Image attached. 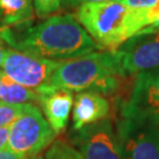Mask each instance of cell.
<instances>
[{
    "label": "cell",
    "instance_id": "cell-25",
    "mask_svg": "<svg viewBox=\"0 0 159 159\" xmlns=\"http://www.w3.org/2000/svg\"><path fill=\"white\" fill-rule=\"evenodd\" d=\"M0 72H1V71H0Z\"/></svg>",
    "mask_w": 159,
    "mask_h": 159
},
{
    "label": "cell",
    "instance_id": "cell-10",
    "mask_svg": "<svg viewBox=\"0 0 159 159\" xmlns=\"http://www.w3.org/2000/svg\"><path fill=\"white\" fill-rule=\"evenodd\" d=\"M39 102L46 120L56 133H61L67 126L73 107L74 96L66 89L43 87L38 90Z\"/></svg>",
    "mask_w": 159,
    "mask_h": 159
},
{
    "label": "cell",
    "instance_id": "cell-16",
    "mask_svg": "<svg viewBox=\"0 0 159 159\" xmlns=\"http://www.w3.org/2000/svg\"><path fill=\"white\" fill-rule=\"evenodd\" d=\"M25 104H8L0 100V127L11 126L21 114Z\"/></svg>",
    "mask_w": 159,
    "mask_h": 159
},
{
    "label": "cell",
    "instance_id": "cell-11",
    "mask_svg": "<svg viewBox=\"0 0 159 159\" xmlns=\"http://www.w3.org/2000/svg\"><path fill=\"white\" fill-rule=\"evenodd\" d=\"M111 112V104L106 97L93 91L78 92L72 107V126L74 131L106 119Z\"/></svg>",
    "mask_w": 159,
    "mask_h": 159
},
{
    "label": "cell",
    "instance_id": "cell-21",
    "mask_svg": "<svg viewBox=\"0 0 159 159\" xmlns=\"http://www.w3.org/2000/svg\"><path fill=\"white\" fill-rule=\"evenodd\" d=\"M4 44H5V41L2 40L1 35H0V68L2 66V63H4V59H5V56H6V52H7Z\"/></svg>",
    "mask_w": 159,
    "mask_h": 159
},
{
    "label": "cell",
    "instance_id": "cell-23",
    "mask_svg": "<svg viewBox=\"0 0 159 159\" xmlns=\"http://www.w3.org/2000/svg\"><path fill=\"white\" fill-rule=\"evenodd\" d=\"M27 159H44L40 154H38V156H33V157H30V158H27Z\"/></svg>",
    "mask_w": 159,
    "mask_h": 159
},
{
    "label": "cell",
    "instance_id": "cell-7",
    "mask_svg": "<svg viewBox=\"0 0 159 159\" xmlns=\"http://www.w3.org/2000/svg\"><path fill=\"white\" fill-rule=\"evenodd\" d=\"M61 63L41 59L12 48L6 52L1 71L14 83L38 91L47 86L52 74Z\"/></svg>",
    "mask_w": 159,
    "mask_h": 159
},
{
    "label": "cell",
    "instance_id": "cell-20",
    "mask_svg": "<svg viewBox=\"0 0 159 159\" xmlns=\"http://www.w3.org/2000/svg\"><path fill=\"white\" fill-rule=\"evenodd\" d=\"M0 159H27V158L20 156V154L12 152L11 150H8V148H5V150H1L0 151Z\"/></svg>",
    "mask_w": 159,
    "mask_h": 159
},
{
    "label": "cell",
    "instance_id": "cell-13",
    "mask_svg": "<svg viewBox=\"0 0 159 159\" xmlns=\"http://www.w3.org/2000/svg\"><path fill=\"white\" fill-rule=\"evenodd\" d=\"M0 100L8 104H37L39 93L25 86L14 83L0 72Z\"/></svg>",
    "mask_w": 159,
    "mask_h": 159
},
{
    "label": "cell",
    "instance_id": "cell-1",
    "mask_svg": "<svg viewBox=\"0 0 159 159\" xmlns=\"http://www.w3.org/2000/svg\"><path fill=\"white\" fill-rule=\"evenodd\" d=\"M0 35L13 50L53 61H67L94 52L99 47L71 14L52 16L45 21L27 27L19 35H14L10 29L1 31Z\"/></svg>",
    "mask_w": 159,
    "mask_h": 159
},
{
    "label": "cell",
    "instance_id": "cell-3",
    "mask_svg": "<svg viewBox=\"0 0 159 159\" xmlns=\"http://www.w3.org/2000/svg\"><path fill=\"white\" fill-rule=\"evenodd\" d=\"M75 18L98 46L116 51L125 41L148 27L142 10L120 0L85 4L77 7Z\"/></svg>",
    "mask_w": 159,
    "mask_h": 159
},
{
    "label": "cell",
    "instance_id": "cell-19",
    "mask_svg": "<svg viewBox=\"0 0 159 159\" xmlns=\"http://www.w3.org/2000/svg\"><path fill=\"white\" fill-rule=\"evenodd\" d=\"M102 1H108V0H61L64 5L70 7H79L85 4H92V2H102Z\"/></svg>",
    "mask_w": 159,
    "mask_h": 159
},
{
    "label": "cell",
    "instance_id": "cell-22",
    "mask_svg": "<svg viewBox=\"0 0 159 159\" xmlns=\"http://www.w3.org/2000/svg\"><path fill=\"white\" fill-rule=\"evenodd\" d=\"M156 31H159V20L158 21H156L154 24H152V25L148 26V27L143 29L142 31L138 32V33H143V32H156Z\"/></svg>",
    "mask_w": 159,
    "mask_h": 159
},
{
    "label": "cell",
    "instance_id": "cell-24",
    "mask_svg": "<svg viewBox=\"0 0 159 159\" xmlns=\"http://www.w3.org/2000/svg\"><path fill=\"white\" fill-rule=\"evenodd\" d=\"M4 30H5V29H0V32H1V31H4Z\"/></svg>",
    "mask_w": 159,
    "mask_h": 159
},
{
    "label": "cell",
    "instance_id": "cell-15",
    "mask_svg": "<svg viewBox=\"0 0 159 159\" xmlns=\"http://www.w3.org/2000/svg\"><path fill=\"white\" fill-rule=\"evenodd\" d=\"M131 8L142 10L148 26L159 20V0H120Z\"/></svg>",
    "mask_w": 159,
    "mask_h": 159
},
{
    "label": "cell",
    "instance_id": "cell-14",
    "mask_svg": "<svg viewBox=\"0 0 159 159\" xmlns=\"http://www.w3.org/2000/svg\"><path fill=\"white\" fill-rule=\"evenodd\" d=\"M44 159H83V157L71 143L57 139L46 150Z\"/></svg>",
    "mask_w": 159,
    "mask_h": 159
},
{
    "label": "cell",
    "instance_id": "cell-5",
    "mask_svg": "<svg viewBox=\"0 0 159 159\" xmlns=\"http://www.w3.org/2000/svg\"><path fill=\"white\" fill-rule=\"evenodd\" d=\"M114 127L123 159H159V124L117 114Z\"/></svg>",
    "mask_w": 159,
    "mask_h": 159
},
{
    "label": "cell",
    "instance_id": "cell-8",
    "mask_svg": "<svg viewBox=\"0 0 159 159\" xmlns=\"http://www.w3.org/2000/svg\"><path fill=\"white\" fill-rule=\"evenodd\" d=\"M72 145L83 159H123L116 127L110 118L75 131Z\"/></svg>",
    "mask_w": 159,
    "mask_h": 159
},
{
    "label": "cell",
    "instance_id": "cell-12",
    "mask_svg": "<svg viewBox=\"0 0 159 159\" xmlns=\"http://www.w3.org/2000/svg\"><path fill=\"white\" fill-rule=\"evenodd\" d=\"M33 18L32 0H0V29L21 26Z\"/></svg>",
    "mask_w": 159,
    "mask_h": 159
},
{
    "label": "cell",
    "instance_id": "cell-2",
    "mask_svg": "<svg viewBox=\"0 0 159 159\" xmlns=\"http://www.w3.org/2000/svg\"><path fill=\"white\" fill-rule=\"evenodd\" d=\"M125 78L118 52L94 51L63 61L45 87L72 92L93 91L105 96L118 91Z\"/></svg>",
    "mask_w": 159,
    "mask_h": 159
},
{
    "label": "cell",
    "instance_id": "cell-4",
    "mask_svg": "<svg viewBox=\"0 0 159 159\" xmlns=\"http://www.w3.org/2000/svg\"><path fill=\"white\" fill-rule=\"evenodd\" d=\"M56 136L41 110L34 104H25L21 114L10 126L7 148L30 158L50 148Z\"/></svg>",
    "mask_w": 159,
    "mask_h": 159
},
{
    "label": "cell",
    "instance_id": "cell-18",
    "mask_svg": "<svg viewBox=\"0 0 159 159\" xmlns=\"http://www.w3.org/2000/svg\"><path fill=\"white\" fill-rule=\"evenodd\" d=\"M8 136H10V126L0 127V151L5 150L8 144Z\"/></svg>",
    "mask_w": 159,
    "mask_h": 159
},
{
    "label": "cell",
    "instance_id": "cell-9",
    "mask_svg": "<svg viewBox=\"0 0 159 159\" xmlns=\"http://www.w3.org/2000/svg\"><path fill=\"white\" fill-rule=\"evenodd\" d=\"M120 67L126 77L159 68V31L137 33L118 50Z\"/></svg>",
    "mask_w": 159,
    "mask_h": 159
},
{
    "label": "cell",
    "instance_id": "cell-17",
    "mask_svg": "<svg viewBox=\"0 0 159 159\" xmlns=\"http://www.w3.org/2000/svg\"><path fill=\"white\" fill-rule=\"evenodd\" d=\"M34 13L39 18H46L59 11L61 0H32Z\"/></svg>",
    "mask_w": 159,
    "mask_h": 159
},
{
    "label": "cell",
    "instance_id": "cell-6",
    "mask_svg": "<svg viewBox=\"0 0 159 159\" xmlns=\"http://www.w3.org/2000/svg\"><path fill=\"white\" fill-rule=\"evenodd\" d=\"M116 112L159 124V68L136 74L129 96L117 102Z\"/></svg>",
    "mask_w": 159,
    "mask_h": 159
}]
</instances>
